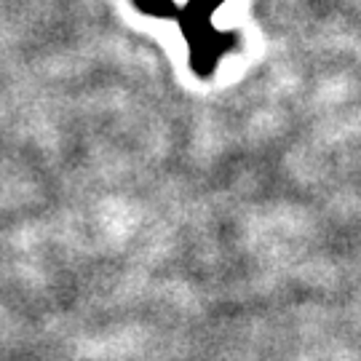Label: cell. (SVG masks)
Returning <instances> with one entry per match:
<instances>
[{
  "instance_id": "obj_1",
  "label": "cell",
  "mask_w": 361,
  "mask_h": 361,
  "mask_svg": "<svg viewBox=\"0 0 361 361\" xmlns=\"http://www.w3.org/2000/svg\"><path fill=\"white\" fill-rule=\"evenodd\" d=\"M219 0H190L185 16L180 22L185 25V32L190 38V49H193V67L198 75H209L214 70L217 56L233 43V38H225L209 27V13L217 6Z\"/></svg>"
},
{
  "instance_id": "obj_2",
  "label": "cell",
  "mask_w": 361,
  "mask_h": 361,
  "mask_svg": "<svg viewBox=\"0 0 361 361\" xmlns=\"http://www.w3.org/2000/svg\"><path fill=\"white\" fill-rule=\"evenodd\" d=\"M137 6L153 16H171L174 13V0H137Z\"/></svg>"
}]
</instances>
